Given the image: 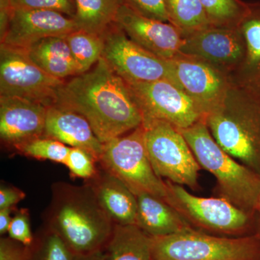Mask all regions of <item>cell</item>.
Instances as JSON below:
<instances>
[{"mask_svg":"<svg viewBox=\"0 0 260 260\" xmlns=\"http://www.w3.org/2000/svg\"><path fill=\"white\" fill-rule=\"evenodd\" d=\"M53 106L85 117L104 144L143 123L127 83L103 57L88 71L65 80Z\"/></svg>","mask_w":260,"mask_h":260,"instance_id":"obj_1","label":"cell"},{"mask_svg":"<svg viewBox=\"0 0 260 260\" xmlns=\"http://www.w3.org/2000/svg\"><path fill=\"white\" fill-rule=\"evenodd\" d=\"M51 194L44 212V227L57 234L76 255L104 250L114 223L90 186L57 182L51 186Z\"/></svg>","mask_w":260,"mask_h":260,"instance_id":"obj_2","label":"cell"},{"mask_svg":"<svg viewBox=\"0 0 260 260\" xmlns=\"http://www.w3.org/2000/svg\"><path fill=\"white\" fill-rule=\"evenodd\" d=\"M179 129L201 169L216 179L219 197L246 213L255 215L260 198V176L231 156L216 143L205 119Z\"/></svg>","mask_w":260,"mask_h":260,"instance_id":"obj_3","label":"cell"},{"mask_svg":"<svg viewBox=\"0 0 260 260\" xmlns=\"http://www.w3.org/2000/svg\"><path fill=\"white\" fill-rule=\"evenodd\" d=\"M165 181L167 203L193 229L222 237L255 235V215L241 210L225 198L195 196L184 186Z\"/></svg>","mask_w":260,"mask_h":260,"instance_id":"obj_4","label":"cell"},{"mask_svg":"<svg viewBox=\"0 0 260 260\" xmlns=\"http://www.w3.org/2000/svg\"><path fill=\"white\" fill-rule=\"evenodd\" d=\"M151 241L154 260H260L257 235L222 237L191 228Z\"/></svg>","mask_w":260,"mask_h":260,"instance_id":"obj_5","label":"cell"},{"mask_svg":"<svg viewBox=\"0 0 260 260\" xmlns=\"http://www.w3.org/2000/svg\"><path fill=\"white\" fill-rule=\"evenodd\" d=\"M98 164L136 196L148 193L167 201V182L155 174L149 160L143 124L104 143Z\"/></svg>","mask_w":260,"mask_h":260,"instance_id":"obj_6","label":"cell"},{"mask_svg":"<svg viewBox=\"0 0 260 260\" xmlns=\"http://www.w3.org/2000/svg\"><path fill=\"white\" fill-rule=\"evenodd\" d=\"M205 121L227 153L260 176V99H249L237 111L218 108Z\"/></svg>","mask_w":260,"mask_h":260,"instance_id":"obj_7","label":"cell"},{"mask_svg":"<svg viewBox=\"0 0 260 260\" xmlns=\"http://www.w3.org/2000/svg\"><path fill=\"white\" fill-rule=\"evenodd\" d=\"M143 126L147 153L155 174L194 190L199 188L201 167L179 129L161 120L145 121Z\"/></svg>","mask_w":260,"mask_h":260,"instance_id":"obj_8","label":"cell"},{"mask_svg":"<svg viewBox=\"0 0 260 260\" xmlns=\"http://www.w3.org/2000/svg\"><path fill=\"white\" fill-rule=\"evenodd\" d=\"M65 80L48 74L23 49L1 45L0 96L19 98L49 107Z\"/></svg>","mask_w":260,"mask_h":260,"instance_id":"obj_9","label":"cell"},{"mask_svg":"<svg viewBox=\"0 0 260 260\" xmlns=\"http://www.w3.org/2000/svg\"><path fill=\"white\" fill-rule=\"evenodd\" d=\"M102 57L126 83H173L170 59H162L130 40L114 22L102 34Z\"/></svg>","mask_w":260,"mask_h":260,"instance_id":"obj_10","label":"cell"},{"mask_svg":"<svg viewBox=\"0 0 260 260\" xmlns=\"http://www.w3.org/2000/svg\"><path fill=\"white\" fill-rule=\"evenodd\" d=\"M126 83L139 106L143 121H165L178 129H186L205 119L200 106L172 81Z\"/></svg>","mask_w":260,"mask_h":260,"instance_id":"obj_11","label":"cell"},{"mask_svg":"<svg viewBox=\"0 0 260 260\" xmlns=\"http://www.w3.org/2000/svg\"><path fill=\"white\" fill-rule=\"evenodd\" d=\"M8 10V22L1 30V45L6 47L25 50L42 39L66 37L78 30L73 18L59 12Z\"/></svg>","mask_w":260,"mask_h":260,"instance_id":"obj_12","label":"cell"},{"mask_svg":"<svg viewBox=\"0 0 260 260\" xmlns=\"http://www.w3.org/2000/svg\"><path fill=\"white\" fill-rule=\"evenodd\" d=\"M115 23L135 44L165 59L179 57L184 38L175 25L139 14L121 5Z\"/></svg>","mask_w":260,"mask_h":260,"instance_id":"obj_13","label":"cell"},{"mask_svg":"<svg viewBox=\"0 0 260 260\" xmlns=\"http://www.w3.org/2000/svg\"><path fill=\"white\" fill-rule=\"evenodd\" d=\"M173 83L194 101L205 116L222 107L224 83L221 76L209 65L191 59H170Z\"/></svg>","mask_w":260,"mask_h":260,"instance_id":"obj_14","label":"cell"},{"mask_svg":"<svg viewBox=\"0 0 260 260\" xmlns=\"http://www.w3.org/2000/svg\"><path fill=\"white\" fill-rule=\"evenodd\" d=\"M47 107L19 98L0 96V137L9 146L44 137Z\"/></svg>","mask_w":260,"mask_h":260,"instance_id":"obj_15","label":"cell"},{"mask_svg":"<svg viewBox=\"0 0 260 260\" xmlns=\"http://www.w3.org/2000/svg\"><path fill=\"white\" fill-rule=\"evenodd\" d=\"M185 35L182 55L223 64L239 60L245 51L240 34L234 28L211 26Z\"/></svg>","mask_w":260,"mask_h":260,"instance_id":"obj_16","label":"cell"},{"mask_svg":"<svg viewBox=\"0 0 260 260\" xmlns=\"http://www.w3.org/2000/svg\"><path fill=\"white\" fill-rule=\"evenodd\" d=\"M44 137L58 140L70 148L83 149L97 164L104 148V143L98 139L85 117L56 106L47 108Z\"/></svg>","mask_w":260,"mask_h":260,"instance_id":"obj_17","label":"cell"},{"mask_svg":"<svg viewBox=\"0 0 260 260\" xmlns=\"http://www.w3.org/2000/svg\"><path fill=\"white\" fill-rule=\"evenodd\" d=\"M103 210L114 225L135 224L138 201L136 195L122 182L102 167L86 180Z\"/></svg>","mask_w":260,"mask_h":260,"instance_id":"obj_18","label":"cell"},{"mask_svg":"<svg viewBox=\"0 0 260 260\" xmlns=\"http://www.w3.org/2000/svg\"><path fill=\"white\" fill-rule=\"evenodd\" d=\"M136 197L135 224L150 237H166L192 228L165 200L148 193Z\"/></svg>","mask_w":260,"mask_h":260,"instance_id":"obj_19","label":"cell"},{"mask_svg":"<svg viewBox=\"0 0 260 260\" xmlns=\"http://www.w3.org/2000/svg\"><path fill=\"white\" fill-rule=\"evenodd\" d=\"M24 51L39 68L58 79L80 75L65 37L47 38Z\"/></svg>","mask_w":260,"mask_h":260,"instance_id":"obj_20","label":"cell"},{"mask_svg":"<svg viewBox=\"0 0 260 260\" xmlns=\"http://www.w3.org/2000/svg\"><path fill=\"white\" fill-rule=\"evenodd\" d=\"M104 251L106 260H154L151 237L136 224L114 225Z\"/></svg>","mask_w":260,"mask_h":260,"instance_id":"obj_21","label":"cell"},{"mask_svg":"<svg viewBox=\"0 0 260 260\" xmlns=\"http://www.w3.org/2000/svg\"><path fill=\"white\" fill-rule=\"evenodd\" d=\"M78 30L102 36L115 22L121 0H75Z\"/></svg>","mask_w":260,"mask_h":260,"instance_id":"obj_22","label":"cell"},{"mask_svg":"<svg viewBox=\"0 0 260 260\" xmlns=\"http://www.w3.org/2000/svg\"><path fill=\"white\" fill-rule=\"evenodd\" d=\"M169 23L189 34L213 26L200 0H165Z\"/></svg>","mask_w":260,"mask_h":260,"instance_id":"obj_23","label":"cell"},{"mask_svg":"<svg viewBox=\"0 0 260 260\" xmlns=\"http://www.w3.org/2000/svg\"><path fill=\"white\" fill-rule=\"evenodd\" d=\"M80 70V74L91 69L102 57L104 42L102 36L77 30L65 37Z\"/></svg>","mask_w":260,"mask_h":260,"instance_id":"obj_24","label":"cell"},{"mask_svg":"<svg viewBox=\"0 0 260 260\" xmlns=\"http://www.w3.org/2000/svg\"><path fill=\"white\" fill-rule=\"evenodd\" d=\"M239 25L245 40L248 64L260 83V3L248 5Z\"/></svg>","mask_w":260,"mask_h":260,"instance_id":"obj_25","label":"cell"},{"mask_svg":"<svg viewBox=\"0 0 260 260\" xmlns=\"http://www.w3.org/2000/svg\"><path fill=\"white\" fill-rule=\"evenodd\" d=\"M29 260H75L76 254L57 234L44 227L35 237Z\"/></svg>","mask_w":260,"mask_h":260,"instance_id":"obj_26","label":"cell"},{"mask_svg":"<svg viewBox=\"0 0 260 260\" xmlns=\"http://www.w3.org/2000/svg\"><path fill=\"white\" fill-rule=\"evenodd\" d=\"M15 149L25 156L64 165L70 147L58 140L42 137L23 143Z\"/></svg>","mask_w":260,"mask_h":260,"instance_id":"obj_27","label":"cell"},{"mask_svg":"<svg viewBox=\"0 0 260 260\" xmlns=\"http://www.w3.org/2000/svg\"><path fill=\"white\" fill-rule=\"evenodd\" d=\"M213 26L223 27L239 23L248 5L240 0H200Z\"/></svg>","mask_w":260,"mask_h":260,"instance_id":"obj_28","label":"cell"},{"mask_svg":"<svg viewBox=\"0 0 260 260\" xmlns=\"http://www.w3.org/2000/svg\"><path fill=\"white\" fill-rule=\"evenodd\" d=\"M10 10H47L59 12L70 18L75 16V0H0Z\"/></svg>","mask_w":260,"mask_h":260,"instance_id":"obj_29","label":"cell"},{"mask_svg":"<svg viewBox=\"0 0 260 260\" xmlns=\"http://www.w3.org/2000/svg\"><path fill=\"white\" fill-rule=\"evenodd\" d=\"M96 160L88 152L78 148H70L64 165L73 177L85 181L91 179L98 172Z\"/></svg>","mask_w":260,"mask_h":260,"instance_id":"obj_30","label":"cell"},{"mask_svg":"<svg viewBox=\"0 0 260 260\" xmlns=\"http://www.w3.org/2000/svg\"><path fill=\"white\" fill-rule=\"evenodd\" d=\"M121 3L147 18L169 23L165 0H121Z\"/></svg>","mask_w":260,"mask_h":260,"instance_id":"obj_31","label":"cell"},{"mask_svg":"<svg viewBox=\"0 0 260 260\" xmlns=\"http://www.w3.org/2000/svg\"><path fill=\"white\" fill-rule=\"evenodd\" d=\"M9 237L23 245L32 246L35 242V237L32 235L30 229V218L27 209H21L17 211L10 223L8 230Z\"/></svg>","mask_w":260,"mask_h":260,"instance_id":"obj_32","label":"cell"},{"mask_svg":"<svg viewBox=\"0 0 260 260\" xmlns=\"http://www.w3.org/2000/svg\"><path fill=\"white\" fill-rule=\"evenodd\" d=\"M31 247V246H30ZM10 237L0 239V260H29L31 249Z\"/></svg>","mask_w":260,"mask_h":260,"instance_id":"obj_33","label":"cell"},{"mask_svg":"<svg viewBox=\"0 0 260 260\" xmlns=\"http://www.w3.org/2000/svg\"><path fill=\"white\" fill-rule=\"evenodd\" d=\"M25 198V193L18 188L2 184L0 186V210L14 208L15 205Z\"/></svg>","mask_w":260,"mask_h":260,"instance_id":"obj_34","label":"cell"},{"mask_svg":"<svg viewBox=\"0 0 260 260\" xmlns=\"http://www.w3.org/2000/svg\"><path fill=\"white\" fill-rule=\"evenodd\" d=\"M13 208H14L0 210V234L1 235H4L9 230L10 223L13 220L11 213Z\"/></svg>","mask_w":260,"mask_h":260,"instance_id":"obj_35","label":"cell"},{"mask_svg":"<svg viewBox=\"0 0 260 260\" xmlns=\"http://www.w3.org/2000/svg\"><path fill=\"white\" fill-rule=\"evenodd\" d=\"M75 260H106L105 253L102 250L85 255H77Z\"/></svg>","mask_w":260,"mask_h":260,"instance_id":"obj_36","label":"cell"},{"mask_svg":"<svg viewBox=\"0 0 260 260\" xmlns=\"http://www.w3.org/2000/svg\"><path fill=\"white\" fill-rule=\"evenodd\" d=\"M255 221H256V232L255 235H257L260 238V198L258 202L257 207L255 211Z\"/></svg>","mask_w":260,"mask_h":260,"instance_id":"obj_37","label":"cell"}]
</instances>
